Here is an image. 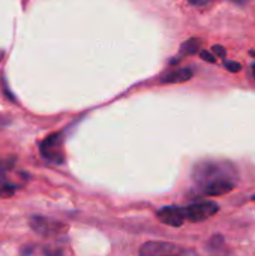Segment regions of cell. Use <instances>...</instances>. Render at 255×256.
Here are the masks:
<instances>
[{
  "mask_svg": "<svg viewBox=\"0 0 255 256\" xmlns=\"http://www.w3.org/2000/svg\"><path fill=\"white\" fill-rule=\"evenodd\" d=\"M30 226L35 232H38L42 237H54L63 234L62 231H66V226L57 220L47 219V218H32Z\"/></svg>",
  "mask_w": 255,
  "mask_h": 256,
  "instance_id": "3",
  "label": "cell"
},
{
  "mask_svg": "<svg viewBox=\"0 0 255 256\" xmlns=\"http://www.w3.org/2000/svg\"><path fill=\"white\" fill-rule=\"evenodd\" d=\"M200 46H201L200 39L192 38V39H188V40L182 45L180 51H182L183 54H195V52H198V51H200Z\"/></svg>",
  "mask_w": 255,
  "mask_h": 256,
  "instance_id": "9",
  "label": "cell"
},
{
  "mask_svg": "<svg viewBox=\"0 0 255 256\" xmlns=\"http://www.w3.org/2000/svg\"><path fill=\"white\" fill-rule=\"evenodd\" d=\"M14 192H15L14 186H11L9 183L0 180V198H9V196L14 195Z\"/></svg>",
  "mask_w": 255,
  "mask_h": 256,
  "instance_id": "10",
  "label": "cell"
},
{
  "mask_svg": "<svg viewBox=\"0 0 255 256\" xmlns=\"http://www.w3.org/2000/svg\"><path fill=\"white\" fill-rule=\"evenodd\" d=\"M252 200H254V201H255V195H254V196H252Z\"/></svg>",
  "mask_w": 255,
  "mask_h": 256,
  "instance_id": "17",
  "label": "cell"
},
{
  "mask_svg": "<svg viewBox=\"0 0 255 256\" xmlns=\"http://www.w3.org/2000/svg\"><path fill=\"white\" fill-rule=\"evenodd\" d=\"M60 147H62V136L60 135H51L50 138H47L42 142L41 152L50 162L60 164V162H63V153H62Z\"/></svg>",
  "mask_w": 255,
  "mask_h": 256,
  "instance_id": "6",
  "label": "cell"
},
{
  "mask_svg": "<svg viewBox=\"0 0 255 256\" xmlns=\"http://www.w3.org/2000/svg\"><path fill=\"white\" fill-rule=\"evenodd\" d=\"M234 188H236V184L231 180L222 178V180H213V182L206 183L203 192L207 196H221V195L230 194Z\"/></svg>",
  "mask_w": 255,
  "mask_h": 256,
  "instance_id": "7",
  "label": "cell"
},
{
  "mask_svg": "<svg viewBox=\"0 0 255 256\" xmlns=\"http://www.w3.org/2000/svg\"><path fill=\"white\" fill-rule=\"evenodd\" d=\"M189 4L195 6V8H203V6H207L212 0H188Z\"/></svg>",
  "mask_w": 255,
  "mask_h": 256,
  "instance_id": "14",
  "label": "cell"
},
{
  "mask_svg": "<svg viewBox=\"0 0 255 256\" xmlns=\"http://www.w3.org/2000/svg\"><path fill=\"white\" fill-rule=\"evenodd\" d=\"M234 3H237V4H243V3H246V0H233Z\"/></svg>",
  "mask_w": 255,
  "mask_h": 256,
  "instance_id": "15",
  "label": "cell"
},
{
  "mask_svg": "<svg viewBox=\"0 0 255 256\" xmlns=\"http://www.w3.org/2000/svg\"><path fill=\"white\" fill-rule=\"evenodd\" d=\"M194 250L182 249L171 243L162 242H149L140 249V255L143 256H165V255H192Z\"/></svg>",
  "mask_w": 255,
  "mask_h": 256,
  "instance_id": "1",
  "label": "cell"
},
{
  "mask_svg": "<svg viewBox=\"0 0 255 256\" xmlns=\"http://www.w3.org/2000/svg\"><path fill=\"white\" fill-rule=\"evenodd\" d=\"M212 51L215 52V56L216 57H221V58H224L225 57V48L224 46H221V45H213V48H212Z\"/></svg>",
  "mask_w": 255,
  "mask_h": 256,
  "instance_id": "13",
  "label": "cell"
},
{
  "mask_svg": "<svg viewBox=\"0 0 255 256\" xmlns=\"http://www.w3.org/2000/svg\"><path fill=\"white\" fill-rule=\"evenodd\" d=\"M225 164H207V165H201L200 170H198V174H197V178L198 180H207L209 182H213V180H222V178H227L230 180L228 177L234 176L233 171H227L225 170Z\"/></svg>",
  "mask_w": 255,
  "mask_h": 256,
  "instance_id": "4",
  "label": "cell"
},
{
  "mask_svg": "<svg viewBox=\"0 0 255 256\" xmlns=\"http://www.w3.org/2000/svg\"><path fill=\"white\" fill-rule=\"evenodd\" d=\"M225 69L236 74V72H239V70L242 69V66H240L237 62H225Z\"/></svg>",
  "mask_w": 255,
  "mask_h": 256,
  "instance_id": "11",
  "label": "cell"
},
{
  "mask_svg": "<svg viewBox=\"0 0 255 256\" xmlns=\"http://www.w3.org/2000/svg\"><path fill=\"white\" fill-rule=\"evenodd\" d=\"M200 57H201L203 60L209 62V63H215V62H216V56H213V54L209 52V51H200Z\"/></svg>",
  "mask_w": 255,
  "mask_h": 256,
  "instance_id": "12",
  "label": "cell"
},
{
  "mask_svg": "<svg viewBox=\"0 0 255 256\" xmlns=\"http://www.w3.org/2000/svg\"><path fill=\"white\" fill-rule=\"evenodd\" d=\"M192 78V70L191 69H177L170 74H167L162 78V82L167 84H177V82H185Z\"/></svg>",
  "mask_w": 255,
  "mask_h": 256,
  "instance_id": "8",
  "label": "cell"
},
{
  "mask_svg": "<svg viewBox=\"0 0 255 256\" xmlns=\"http://www.w3.org/2000/svg\"><path fill=\"white\" fill-rule=\"evenodd\" d=\"M252 72H254V76H255V63L252 64Z\"/></svg>",
  "mask_w": 255,
  "mask_h": 256,
  "instance_id": "16",
  "label": "cell"
},
{
  "mask_svg": "<svg viewBox=\"0 0 255 256\" xmlns=\"http://www.w3.org/2000/svg\"><path fill=\"white\" fill-rule=\"evenodd\" d=\"M185 218L186 220L189 222H203L212 216H215L219 210L218 204L215 202H197V204H192L189 207H185Z\"/></svg>",
  "mask_w": 255,
  "mask_h": 256,
  "instance_id": "2",
  "label": "cell"
},
{
  "mask_svg": "<svg viewBox=\"0 0 255 256\" xmlns=\"http://www.w3.org/2000/svg\"><path fill=\"white\" fill-rule=\"evenodd\" d=\"M158 219L168 225V226H174V228H179L185 224L186 218H185V210L182 207H177V206H168V207H164L161 208L158 213H156Z\"/></svg>",
  "mask_w": 255,
  "mask_h": 256,
  "instance_id": "5",
  "label": "cell"
}]
</instances>
